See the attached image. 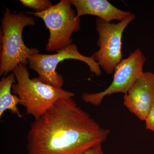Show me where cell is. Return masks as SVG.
<instances>
[{
  "label": "cell",
  "mask_w": 154,
  "mask_h": 154,
  "mask_svg": "<svg viewBox=\"0 0 154 154\" xmlns=\"http://www.w3.org/2000/svg\"><path fill=\"white\" fill-rule=\"evenodd\" d=\"M146 129L154 133V104L145 119Z\"/></svg>",
  "instance_id": "obj_12"
},
{
  "label": "cell",
  "mask_w": 154,
  "mask_h": 154,
  "mask_svg": "<svg viewBox=\"0 0 154 154\" xmlns=\"http://www.w3.org/2000/svg\"><path fill=\"white\" fill-rule=\"evenodd\" d=\"M132 14L117 23L105 22L97 18L96 30L99 36L97 44L99 49L92 57L108 75L113 74L116 66L122 59V34L128 24L135 19Z\"/></svg>",
  "instance_id": "obj_5"
},
{
  "label": "cell",
  "mask_w": 154,
  "mask_h": 154,
  "mask_svg": "<svg viewBox=\"0 0 154 154\" xmlns=\"http://www.w3.org/2000/svg\"><path fill=\"white\" fill-rule=\"evenodd\" d=\"M33 17L22 12H11L6 8L1 22L0 75L13 71L20 64L26 66L30 57L39 53L38 49L26 46L22 33L26 26L35 25Z\"/></svg>",
  "instance_id": "obj_2"
},
{
  "label": "cell",
  "mask_w": 154,
  "mask_h": 154,
  "mask_svg": "<svg viewBox=\"0 0 154 154\" xmlns=\"http://www.w3.org/2000/svg\"><path fill=\"white\" fill-rule=\"evenodd\" d=\"M123 105L141 121H144L154 104V73L143 72L123 96Z\"/></svg>",
  "instance_id": "obj_8"
},
{
  "label": "cell",
  "mask_w": 154,
  "mask_h": 154,
  "mask_svg": "<svg viewBox=\"0 0 154 154\" xmlns=\"http://www.w3.org/2000/svg\"><path fill=\"white\" fill-rule=\"evenodd\" d=\"M13 72L16 82L12 86V92L19 97V104L25 107L26 113L33 116L35 120L44 115L59 100L74 96L71 92L43 82L38 77L30 79L28 68L22 64Z\"/></svg>",
  "instance_id": "obj_3"
},
{
  "label": "cell",
  "mask_w": 154,
  "mask_h": 154,
  "mask_svg": "<svg viewBox=\"0 0 154 154\" xmlns=\"http://www.w3.org/2000/svg\"><path fill=\"white\" fill-rule=\"evenodd\" d=\"M81 154H105L102 144L95 146Z\"/></svg>",
  "instance_id": "obj_13"
},
{
  "label": "cell",
  "mask_w": 154,
  "mask_h": 154,
  "mask_svg": "<svg viewBox=\"0 0 154 154\" xmlns=\"http://www.w3.org/2000/svg\"><path fill=\"white\" fill-rule=\"evenodd\" d=\"M14 73L4 77L0 81V117H2L7 110H10L13 114H16L19 118H23L20 113L18 105L19 99L18 96L11 93L12 86L16 82Z\"/></svg>",
  "instance_id": "obj_10"
},
{
  "label": "cell",
  "mask_w": 154,
  "mask_h": 154,
  "mask_svg": "<svg viewBox=\"0 0 154 154\" xmlns=\"http://www.w3.org/2000/svg\"><path fill=\"white\" fill-rule=\"evenodd\" d=\"M72 5L71 0H61L43 12H26L42 19L49 30L45 47L47 51L57 52L72 44V34L79 30L80 18L77 17Z\"/></svg>",
  "instance_id": "obj_4"
},
{
  "label": "cell",
  "mask_w": 154,
  "mask_h": 154,
  "mask_svg": "<svg viewBox=\"0 0 154 154\" xmlns=\"http://www.w3.org/2000/svg\"><path fill=\"white\" fill-rule=\"evenodd\" d=\"M19 2L23 6L39 13L46 11L53 6L52 3L48 0H20Z\"/></svg>",
  "instance_id": "obj_11"
},
{
  "label": "cell",
  "mask_w": 154,
  "mask_h": 154,
  "mask_svg": "<svg viewBox=\"0 0 154 154\" xmlns=\"http://www.w3.org/2000/svg\"><path fill=\"white\" fill-rule=\"evenodd\" d=\"M146 60V57L139 48L131 53L116 67L113 80L110 85L99 93H85L82 96L83 101L98 106L106 96L117 93L126 94L135 81L143 72Z\"/></svg>",
  "instance_id": "obj_7"
},
{
  "label": "cell",
  "mask_w": 154,
  "mask_h": 154,
  "mask_svg": "<svg viewBox=\"0 0 154 154\" xmlns=\"http://www.w3.org/2000/svg\"><path fill=\"white\" fill-rule=\"evenodd\" d=\"M76 10L77 17L84 15L96 16L105 22H121L133 14L117 8L106 0H71Z\"/></svg>",
  "instance_id": "obj_9"
},
{
  "label": "cell",
  "mask_w": 154,
  "mask_h": 154,
  "mask_svg": "<svg viewBox=\"0 0 154 154\" xmlns=\"http://www.w3.org/2000/svg\"><path fill=\"white\" fill-rule=\"evenodd\" d=\"M109 133L72 98L60 99L30 125L28 154H81L102 144Z\"/></svg>",
  "instance_id": "obj_1"
},
{
  "label": "cell",
  "mask_w": 154,
  "mask_h": 154,
  "mask_svg": "<svg viewBox=\"0 0 154 154\" xmlns=\"http://www.w3.org/2000/svg\"><path fill=\"white\" fill-rule=\"evenodd\" d=\"M69 59L82 61L88 65L94 74H102L101 68L93 57L82 55L76 45L72 43L54 54L37 53L31 56L28 59V67L38 73V78L42 82L56 88H62L64 80L57 72V67L60 63Z\"/></svg>",
  "instance_id": "obj_6"
}]
</instances>
